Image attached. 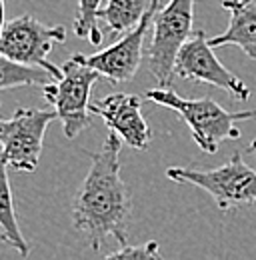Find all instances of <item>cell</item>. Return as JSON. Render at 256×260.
<instances>
[{
	"label": "cell",
	"instance_id": "6da1fadb",
	"mask_svg": "<svg viewBox=\"0 0 256 260\" xmlns=\"http://www.w3.org/2000/svg\"><path fill=\"white\" fill-rule=\"evenodd\" d=\"M120 136L108 130L72 202V224L86 236L92 250H100L108 238L126 244L132 198L120 176Z\"/></svg>",
	"mask_w": 256,
	"mask_h": 260
},
{
	"label": "cell",
	"instance_id": "7a4b0ae2",
	"mask_svg": "<svg viewBox=\"0 0 256 260\" xmlns=\"http://www.w3.org/2000/svg\"><path fill=\"white\" fill-rule=\"evenodd\" d=\"M142 96L152 100L164 108L174 110L190 128L192 138L200 150L214 154L224 140L240 138V128L236 122L256 118V110L244 112H228L212 98H184L170 88H152Z\"/></svg>",
	"mask_w": 256,
	"mask_h": 260
},
{
	"label": "cell",
	"instance_id": "3957f363",
	"mask_svg": "<svg viewBox=\"0 0 256 260\" xmlns=\"http://www.w3.org/2000/svg\"><path fill=\"white\" fill-rule=\"evenodd\" d=\"M166 176L174 182L206 190L222 212L256 204V170L244 162L238 152H234L222 166L212 170L170 166Z\"/></svg>",
	"mask_w": 256,
	"mask_h": 260
},
{
	"label": "cell",
	"instance_id": "277c9868",
	"mask_svg": "<svg viewBox=\"0 0 256 260\" xmlns=\"http://www.w3.org/2000/svg\"><path fill=\"white\" fill-rule=\"evenodd\" d=\"M196 0H168L152 22V40L148 48V68L158 80V88H170L176 54L190 38Z\"/></svg>",
	"mask_w": 256,
	"mask_h": 260
},
{
	"label": "cell",
	"instance_id": "5b68a950",
	"mask_svg": "<svg viewBox=\"0 0 256 260\" xmlns=\"http://www.w3.org/2000/svg\"><path fill=\"white\" fill-rule=\"evenodd\" d=\"M100 74L74 56L62 64V78L42 86L48 104L56 110L66 138H76L90 124V90Z\"/></svg>",
	"mask_w": 256,
	"mask_h": 260
},
{
	"label": "cell",
	"instance_id": "8992f818",
	"mask_svg": "<svg viewBox=\"0 0 256 260\" xmlns=\"http://www.w3.org/2000/svg\"><path fill=\"white\" fill-rule=\"evenodd\" d=\"M58 118L48 108H16L10 118H0V156L18 172H34L40 162L44 134Z\"/></svg>",
	"mask_w": 256,
	"mask_h": 260
},
{
	"label": "cell",
	"instance_id": "52a82bcc",
	"mask_svg": "<svg viewBox=\"0 0 256 260\" xmlns=\"http://www.w3.org/2000/svg\"><path fill=\"white\" fill-rule=\"evenodd\" d=\"M66 40L64 26H48L30 14L6 22L0 36V54L24 66L48 70L56 80L62 78V68L48 62L54 44Z\"/></svg>",
	"mask_w": 256,
	"mask_h": 260
},
{
	"label": "cell",
	"instance_id": "ba28073f",
	"mask_svg": "<svg viewBox=\"0 0 256 260\" xmlns=\"http://www.w3.org/2000/svg\"><path fill=\"white\" fill-rule=\"evenodd\" d=\"M174 76L222 88L238 102H246L250 98V88L244 84V80L232 74L216 58L214 48L210 46L204 30H196L178 50L174 62Z\"/></svg>",
	"mask_w": 256,
	"mask_h": 260
},
{
	"label": "cell",
	"instance_id": "9c48e42d",
	"mask_svg": "<svg viewBox=\"0 0 256 260\" xmlns=\"http://www.w3.org/2000/svg\"><path fill=\"white\" fill-rule=\"evenodd\" d=\"M160 8H162V0H150V6L138 26H134L122 38L112 42L108 48H104L96 54H88V56L74 54V58L80 60L82 64L94 68L100 76H104L106 80H110L114 84L130 82L142 64L144 38H146V32L152 28L154 16Z\"/></svg>",
	"mask_w": 256,
	"mask_h": 260
},
{
	"label": "cell",
	"instance_id": "30bf717a",
	"mask_svg": "<svg viewBox=\"0 0 256 260\" xmlns=\"http://www.w3.org/2000/svg\"><path fill=\"white\" fill-rule=\"evenodd\" d=\"M90 112L98 114L110 132H116L120 140L134 150H146L152 140V132L142 116V98L138 94L114 92L90 102Z\"/></svg>",
	"mask_w": 256,
	"mask_h": 260
},
{
	"label": "cell",
	"instance_id": "8fae6325",
	"mask_svg": "<svg viewBox=\"0 0 256 260\" xmlns=\"http://www.w3.org/2000/svg\"><path fill=\"white\" fill-rule=\"evenodd\" d=\"M230 24L222 34L208 38L212 48L234 44L256 60V0H222Z\"/></svg>",
	"mask_w": 256,
	"mask_h": 260
},
{
	"label": "cell",
	"instance_id": "7c38bea8",
	"mask_svg": "<svg viewBox=\"0 0 256 260\" xmlns=\"http://www.w3.org/2000/svg\"><path fill=\"white\" fill-rule=\"evenodd\" d=\"M8 166L0 156V232H2V240L12 246L20 256H28L30 246L24 240L20 226H18V218H16V208H14V198H12V188H10V180H8Z\"/></svg>",
	"mask_w": 256,
	"mask_h": 260
},
{
	"label": "cell",
	"instance_id": "4fadbf2b",
	"mask_svg": "<svg viewBox=\"0 0 256 260\" xmlns=\"http://www.w3.org/2000/svg\"><path fill=\"white\" fill-rule=\"evenodd\" d=\"M148 6L150 0H108L98 12V20L104 22L112 36H120L140 24Z\"/></svg>",
	"mask_w": 256,
	"mask_h": 260
},
{
	"label": "cell",
	"instance_id": "5bb4252c",
	"mask_svg": "<svg viewBox=\"0 0 256 260\" xmlns=\"http://www.w3.org/2000/svg\"><path fill=\"white\" fill-rule=\"evenodd\" d=\"M54 80L56 78L44 68L18 64L0 54V90L20 88V86H40L42 88Z\"/></svg>",
	"mask_w": 256,
	"mask_h": 260
},
{
	"label": "cell",
	"instance_id": "9a60e30c",
	"mask_svg": "<svg viewBox=\"0 0 256 260\" xmlns=\"http://www.w3.org/2000/svg\"><path fill=\"white\" fill-rule=\"evenodd\" d=\"M102 8V0H78L76 16H74V34L78 38H86L92 46L102 42V32L98 28V12Z\"/></svg>",
	"mask_w": 256,
	"mask_h": 260
},
{
	"label": "cell",
	"instance_id": "2e32d148",
	"mask_svg": "<svg viewBox=\"0 0 256 260\" xmlns=\"http://www.w3.org/2000/svg\"><path fill=\"white\" fill-rule=\"evenodd\" d=\"M100 260H164L160 256V246L158 242L150 240L146 244H140V246H120L118 250L110 252L108 256Z\"/></svg>",
	"mask_w": 256,
	"mask_h": 260
},
{
	"label": "cell",
	"instance_id": "e0dca14e",
	"mask_svg": "<svg viewBox=\"0 0 256 260\" xmlns=\"http://www.w3.org/2000/svg\"><path fill=\"white\" fill-rule=\"evenodd\" d=\"M4 26H6V22H4V0H0V36L4 32Z\"/></svg>",
	"mask_w": 256,
	"mask_h": 260
},
{
	"label": "cell",
	"instance_id": "ac0fdd59",
	"mask_svg": "<svg viewBox=\"0 0 256 260\" xmlns=\"http://www.w3.org/2000/svg\"><path fill=\"white\" fill-rule=\"evenodd\" d=\"M248 152H250V154H252V156L256 158V138L252 140V142H250V146H248Z\"/></svg>",
	"mask_w": 256,
	"mask_h": 260
}]
</instances>
